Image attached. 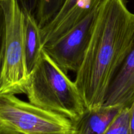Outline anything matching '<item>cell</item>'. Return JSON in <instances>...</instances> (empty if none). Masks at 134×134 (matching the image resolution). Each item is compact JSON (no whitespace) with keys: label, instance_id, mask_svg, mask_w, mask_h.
Returning a JSON list of instances; mask_svg holds the SVG:
<instances>
[{"label":"cell","instance_id":"cell-9","mask_svg":"<svg viewBox=\"0 0 134 134\" xmlns=\"http://www.w3.org/2000/svg\"><path fill=\"white\" fill-rule=\"evenodd\" d=\"M24 13V47L28 73L33 69L41 57L43 51L41 31L35 16Z\"/></svg>","mask_w":134,"mask_h":134},{"label":"cell","instance_id":"cell-5","mask_svg":"<svg viewBox=\"0 0 134 134\" xmlns=\"http://www.w3.org/2000/svg\"><path fill=\"white\" fill-rule=\"evenodd\" d=\"M97 9L69 31L43 46L49 57L66 73L79 69L94 27Z\"/></svg>","mask_w":134,"mask_h":134},{"label":"cell","instance_id":"cell-8","mask_svg":"<svg viewBox=\"0 0 134 134\" xmlns=\"http://www.w3.org/2000/svg\"><path fill=\"white\" fill-rule=\"evenodd\" d=\"M103 0H77L62 20L51 30L41 33L43 46L52 42L96 11Z\"/></svg>","mask_w":134,"mask_h":134},{"label":"cell","instance_id":"cell-15","mask_svg":"<svg viewBox=\"0 0 134 134\" xmlns=\"http://www.w3.org/2000/svg\"><path fill=\"white\" fill-rule=\"evenodd\" d=\"M0 134H24L15 130L0 122Z\"/></svg>","mask_w":134,"mask_h":134},{"label":"cell","instance_id":"cell-12","mask_svg":"<svg viewBox=\"0 0 134 134\" xmlns=\"http://www.w3.org/2000/svg\"><path fill=\"white\" fill-rule=\"evenodd\" d=\"M76 1H77V0H66L65 3H64V5H63V7H62V9H60V11L58 12V13L56 14V16H55L51 22H48L47 24H46L45 26H43V27L41 29V33L46 32V31L51 30V29L53 28L54 27H55L56 25L58 24L62 20V19L64 18V16L66 15L67 13L69 12V10L71 9L72 7H73V5L75 3Z\"/></svg>","mask_w":134,"mask_h":134},{"label":"cell","instance_id":"cell-14","mask_svg":"<svg viewBox=\"0 0 134 134\" xmlns=\"http://www.w3.org/2000/svg\"><path fill=\"white\" fill-rule=\"evenodd\" d=\"M24 11L35 16L39 0H18Z\"/></svg>","mask_w":134,"mask_h":134},{"label":"cell","instance_id":"cell-11","mask_svg":"<svg viewBox=\"0 0 134 134\" xmlns=\"http://www.w3.org/2000/svg\"><path fill=\"white\" fill-rule=\"evenodd\" d=\"M130 107H123L103 134H130Z\"/></svg>","mask_w":134,"mask_h":134},{"label":"cell","instance_id":"cell-4","mask_svg":"<svg viewBox=\"0 0 134 134\" xmlns=\"http://www.w3.org/2000/svg\"><path fill=\"white\" fill-rule=\"evenodd\" d=\"M0 122L24 134H72V120L21 100L0 94Z\"/></svg>","mask_w":134,"mask_h":134},{"label":"cell","instance_id":"cell-1","mask_svg":"<svg viewBox=\"0 0 134 134\" xmlns=\"http://www.w3.org/2000/svg\"><path fill=\"white\" fill-rule=\"evenodd\" d=\"M133 40L134 14L128 9L126 0H103L74 81L86 109L103 106Z\"/></svg>","mask_w":134,"mask_h":134},{"label":"cell","instance_id":"cell-10","mask_svg":"<svg viewBox=\"0 0 134 134\" xmlns=\"http://www.w3.org/2000/svg\"><path fill=\"white\" fill-rule=\"evenodd\" d=\"M66 0H39L35 18L41 28L51 22Z\"/></svg>","mask_w":134,"mask_h":134},{"label":"cell","instance_id":"cell-2","mask_svg":"<svg viewBox=\"0 0 134 134\" xmlns=\"http://www.w3.org/2000/svg\"><path fill=\"white\" fill-rule=\"evenodd\" d=\"M26 94L30 103L77 120L86 109L74 81L43 50L30 75Z\"/></svg>","mask_w":134,"mask_h":134},{"label":"cell","instance_id":"cell-13","mask_svg":"<svg viewBox=\"0 0 134 134\" xmlns=\"http://www.w3.org/2000/svg\"><path fill=\"white\" fill-rule=\"evenodd\" d=\"M5 40V16L3 8L0 4V76L3 64L4 51Z\"/></svg>","mask_w":134,"mask_h":134},{"label":"cell","instance_id":"cell-7","mask_svg":"<svg viewBox=\"0 0 134 134\" xmlns=\"http://www.w3.org/2000/svg\"><path fill=\"white\" fill-rule=\"evenodd\" d=\"M122 107L102 106L86 109L82 115L73 122L72 134H103Z\"/></svg>","mask_w":134,"mask_h":134},{"label":"cell","instance_id":"cell-16","mask_svg":"<svg viewBox=\"0 0 134 134\" xmlns=\"http://www.w3.org/2000/svg\"><path fill=\"white\" fill-rule=\"evenodd\" d=\"M130 134H134V102L130 107Z\"/></svg>","mask_w":134,"mask_h":134},{"label":"cell","instance_id":"cell-3","mask_svg":"<svg viewBox=\"0 0 134 134\" xmlns=\"http://www.w3.org/2000/svg\"><path fill=\"white\" fill-rule=\"evenodd\" d=\"M5 16L3 64L0 94H25L30 80L24 47V13L18 0H0Z\"/></svg>","mask_w":134,"mask_h":134},{"label":"cell","instance_id":"cell-6","mask_svg":"<svg viewBox=\"0 0 134 134\" xmlns=\"http://www.w3.org/2000/svg\"><path fill=\"white\" fill-rule=\"evenodd\" d=\"M134 102V40L128 55L113 79L103 106L130 107Z\"/></svg>","mask_w":134,"mask_h":134}]
</instances>
